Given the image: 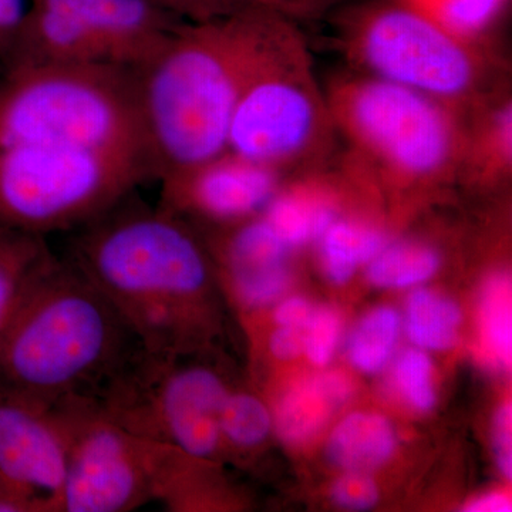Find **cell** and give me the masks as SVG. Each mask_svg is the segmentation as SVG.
Instances as JSON below:
<instances>
[{
  "label": "cell",
  "instance_id": "10",
  "mask_svg": "<svg viewBox=\"0 0 512 512\" xmlns=\"http://www.w3.org/2000/svg\"><path fill=\"white\" fill-rule=\"evenodd\" d=\"M188 355L140 353L96 397L124 429L195 457L221 451L220 417L229 386L217 370Z\"/></svg>",
  "mask_w": 512,
  "mask_h": 512
},
{
  "label": "cell",
  "instance_id": "22",
  "mask_svg": "<svg viewBox=\"0 0 512 512\" xmlns=\"http://www.w3.org/2000/svg\"><path fill=\"white\" fill-rule=\"evenodd\" d=\"M511 278L495 272L485 281L480 303L481 345L494 367L510 369L512 359Z\"/></svg>",
  "mask_w": 512,
  "mask_h": 512
},
{
  "label": "cell",
  "instance_id": "20",
  "mask_svg": "<svg viewBox=\"0 0 512 512\" xmlns=\"http://www.w3.org/2000/svg\"><path fill=\"white\" fill-rule=\"evenodd\" d=\"M441 254L429 242L419 239L387 242L367 262L366 278L377 288L403 289L423 284L439 272Z\"/></svg>",
  "mask_w": 512,
  "mask_h": 512
},
{
  "label": "cell",
  "instance_id": "11",
  "mask_svg": "<svg viewBox=\"0 0 512 512\" xmlns=\"http://www.w3.org/2000/svg\"><path fill=\"white\" fill-rule=\"evenodd\" d=\"M67 426L66 473L52 512H130L154 501L173 446L131 433L92 399L56 403Z\"/></svg>",
  "mask_w": 512,
  "mask_h": 512
},
{
  "label": "cell",
  "instance_id": "31",
  "mask_svg": "<svg viewBox=\"0 0 512 512\" xmlns=\"http://www.w3.org/2000/svg\"><path fill=\"white\" fill-rule=\"evenodd\" d=\"M261 8L274 10L279 15L301 23L325 15L345 0H249Z\"/></svg>",
  "mask_w": 512,
  "mask_h": 512
},
{
  "label": "cell",
  "instance_id": "26",
  "mask_svg": "<svg viewBox=\"0 0 512 512\" xmlns=\"http://www.w3.org/2000/svg\"><path fill=\"white\" fill-rule=\"evenodd\" d=\"M433 366L421 349H407L394 366V384L407 404L419 412H429L436 404Z\"/></svg>",
  "mask_w": 512,
  "mask_h": 512
},
{
  "label": "cell",
  "instance_id": "16",
  "mask_svg": "<svg viewBox=\"0 0 512 512\" xmlns=\"http://www.w3.org/2000/svg\"><path fill=\"white\" fill-rule=\"evenodd\" d=\"M352 394L348 377L325 373L296 384L276 409V429L282 440L299 444L312 439Z\"/></svg>",
  "mask_w": 512,
  "mask_h": 512
},
{
  "label": "cell",
  "instance_id": "2",
  "mask_svg": "<svg viewBox=\"0 0 512 512\" xmlns=\"http://www.w3.org/2000/svg\"><path fill=\"white\" fill-rule=\"evenodd\" d=\"M281 18L248 6L205 22H183L138 70L157 181L227 151L239 94Z\"/></svg>",
  "mask_w": 512,
  "mask_h": 512
},
{
  "label": "cell",
  "instance_id": "27",
  "mask_svg": "<svg viewBox=\"0 0 512 512\" xmlns=\"http://www.w3.org/2000/svg\"><path fill=\"white\" fill-rule=\"evenodd\" d=\"M340 322L333 309H316L305 326V352L316 366L328 365L338 345Z\"/></svg>",
  "mask_w": 512,
  "mask_h": 512
},
{
  "label": "cell",
  "instance_id": "4",
  "mask_svg": "<svg viewBox=\"0 0 512 512\" xmlns=\"http://www.w3.org/2000/svg\"><path fill=\"white\" fill-rule=\"evenodd\" d=\"M325 92L345 157L370 183L430 187L460 174L466 116L457 110L362 73Z\"/></svg>",
  "mask_w": 512,
  "mask_h": 512
},
{
  "label": "cell",
  "instance_id": "18",
  "mask_svg": "<svg viewBox=\"0 0 512 512\" xmlns=\"http://www.w3.org/2000/svg\"><path fill=\"white\" fill-rule=\"evenodd\" d=\"M396 444V431L386 417L353 413L330 434L328 457L342 470L370 473L392 458Z\"/></svg>",
  "mask_w": 512,
  "mask_h": 512
},
{
  "label": "cell",
  "instance_id": "29",
  "mask_svg": "<svg viewBox=\"0 0 512 512\" xmlns=\"http://www.w3.org/2000/svg\"><path fill=\"white\" fill-rule=\"evenodd\" d=\"M161 8L183 22H205L239 9L256 6L249 0H154Z\"/></svg>",
  "mask_w": 512,
  "mask_h": 512
},
{
  "label": "cell",
  "instance_id": "23",
  "mask_svg": "<svg viewBox=\"0 0 512 512\" xmlns=\"http://www.w3.org/2000/svg\"><path fill=\"white\" fill-rule=\"evenodd\" d=\"M271 429L272 416L264 402L252 393L229 387L220 417L221 450L225 444L254 450L265 443Z\"/></svg>",
  "mask_w": 512,
  "mask_h": 512
},
{
  "label": "cell",
  "instance_id": "3",
  "mask_svg": "<svg viewBox=\"0 0 512 512\" xmlns=\"http://www.w3.org/2000/svg\"><path fill=\"white\" fill-rule=\"evenodd\" d=\"M113 303L55 255L0 348V384L50 404L96 399L143 350Z\"/></svg>",
  "mask_w": 512,
  "mask_h": 512
},
{
  "label": "cell",
  "instance_id": "15",
  "mask_svg": "<svg viewBox=\"0 0 512 512\" xmlns=\"http://www.w3.org/2000/svg\"><path fill=\"white\" fill-rule=\"evenodd\" d=\"M511 168L512 103L504 89L467 114L460 174L497 181L507 178Z\"/></svg>",
  "mask_w": 512,
  "mask_h": 512
},
{
  "label": "cell",
  "instance_id": "35",
  "mask_svg": "<svg viewBox=\"0 0 512 512\" xmlns=\"http://www.w3.org/2000/svg\"><path fill=\"white\" fill-rule=\"evenodd\" d=\"M313 309L306 299L301 296H293L286 301L279 303L274 313V319L278 326H295L305 328Z\"/></svg>",
  "mask_w": 512,
  "mask_h": 512
},
{
  "label": "cell",
  "instance_id": "21",
  "mask_svg": "<svg viewBox=\"0 0 512 512\" xmlns=\"http://www.w3.org/2000/svg\"><path fill=\"white\" fill-rule=\"evenodd\" d=\"M460 325L461 311L456 302L427 289L410 293L406 306V332L417 348H453Z\"/></svg>",
  "mask_w": 512,
  "mask_h": 512
},
{
  "label": "cell",
  "instance_id": "13",
  "mask_svg": "<svg viewBox=\"0 0 512 512\" xmlns=\"http://www.w3.org/2000/svg\"><path fill=\"white\" fill-rule=\"evenodd\" d=\"M282 174L232 151H224L178 173L161 178L160 207L187 220L234 224L252 220L281 187Z\"/></svg>",
  "mask_w": 512,
  "mask_h": 512
},
{
  "label": "cell",
  "instance_id": "37",
  "mask_svg": "<svg viewBox=\"0 0 512 512\" xmlns=\"http://www.w3.org/2000/svg\"><path fill=\"white\" fill-rule=\"evenodd\" d=\"M409 2H412V0H409Z\"/></svg>",
  "mask_w": 512,
  "mask_h": 512
},
{
  "label": "cell",
  "instance_id": "36",
  "mask_svg": "<svg viewBox=\"0 0 512 512\" xmlns=\"http://www.w3.org/2000/svg\"><path fill=\"white\" fill-rule=\"evenodd\" d=\"M511 510L510 497L501 493L483 495L464 508L467 512H510Z\"/></svg>",
  "mask_w": 512,
  "mask_h": 512
},
{
  "label": "cell",
  "instance_id": "17",
  "mask_svg": "<svg viewBox=\"0 0 512 512\" xmlns=\"http://www.w3.org/2000/svg\"><path fill=\"white\" fill-rule=\"evenodd\" d=\"M53 256L45 237L0 231V348L30 288Z\"/></svg>",
  "mask_w": 512,
  "mask_h": 512
},
{
  "label": "cell",
  "instance_id": "33",
  "mask_svg": "<svg viewBox=\"0 0 512 512\" xmlns=\"http://www.w3.org/2000/svg\"><path fill=\"white\" fill-rule=\"evenodd\" d=\"M305 349V328L278 326L269 339V350L279 360H291Z\"/></svg>",
  "mask_w": 512,
  "mask_h": 512
},
{
  "label": "cell",
  "instance_id": "25",
  "mask_svg": "<svg viewBox=\"0 0 512 512\" xmlns=\"http://www.w3.org/2000/svg\"><path fill=\"white\" fill-rule=\"evenodd\" d=\"M409 2V0H407ZM508 0H412L413 5L429 13L454 35L484 43L507 8Z\"/></svg>",
  "mask_w": 512,
  "mask_h": 512
},
{
  "label": "cell",
  "instance_id": "24",
  "mask_svg": "<svg viewBox=\"0 0 512 512\" xmlns=\"http://www.w3.org/2000/svg\"><path fill=\"white\" fill-rule=\"evenodd\" d=\"M402 320L392 308L367 313L349 340L350 362L365 373H376L389 363L399 339Z\"/></svg>",
  "mask_w": 512,
  "mask_h": 512
},
{
  "label": "cell",
  "instance_id": "7",
  "mask_svg": "<svg viewBox=\"0 0 512 512\" xmlns=\"http://www.w3.org/2000/svg\"><path fill=\"white\" fill-rule=\"evenodd\" d=\"M336 140L308 43L282 16L239 94L227 150L284 174L328 164Z\"/></svg>",
  "mask_w": 512,
  "mask_h": 512
},
{
  "label": "cell",
  "instance_id": "9",
  "mask_svg": "<svg viewBox=\"0 0 512 512\" xmlns=\"http://www.w3.org/2000/svg\"><path fill=\"white\" fill-rule=\"evenodd\" d=\"M181 23L154 0H30L5 72L36 64L138 72Z\"/></svg>",
  "mask_w": 512,
  "mask_h": 512
},
{
  "label": "cell",
  "instance_id": "30",
  "mask_svg": "<svg viewBox=\"0 0 512 512\" xmlns=\"http://www.w3.org/2000/svg\"><path fill=\"white\" fill-rule=\"evenodd\" d=\"M29 5L30 0H0V74L8 66Z\"/></svg>",
  "mask_w": 512,
  "mask_h": 512
},
{
  "label": "cell",
  "instance_id": "32",
  "mask_svg": "<svg viewBox=\"0 0 512 512\" xmlns=\"http://www.w3.org/2000/svg\"><path fill=\"white\" fill-rule=\"evenodd\" d=\"M494 454L497 466L508 480L512 477V407L505 403L494 416Z\"/></svg>",
  "mask_w": 512,
  "mask_h": 512
},
{
  "label": "cell",
  "instance_id": "12",
  "mask_svg": "<svg viewBox=\"0 0 512 512\" xmlns=\"http://www.w3.org/2000/svg\"><path fill=\"white\" fill-rule=\"evenodd\" d=\"M66 421L56 404L0 384V477L46 504L62 490Z\"/></svg>",
  "mask_w": 512,
  "mask_h": 512
},
{
  "label": "cell",
  "instance_id": "6",
  "mask_svg": "<svg viewBox=\"0 0 512 512\" xmlns=\"http://www.w3.org/2000/svg\"><path fill=\"white\" fill-rule=\"evenodd\" d=\"M22 144L104 148L153 163L137 72L36 64L0 74V147Z\"/></svg>",
  "mask_w": 512,
  "mask_h": 512
},
{
  "label": "cell",
  "instance_id": "19",
  "mask_svg": "<svg viewBox=\"0 0 512 512\" xmlns=\"http://www.w3.org/2000/svg\"><path fill=\"white\" fill-rule=\"evenodd\" d=\"M326 275L333 284H346L389 242L386 232L366 222L336 218L318 239Z\"/></svg>",
  "mask_w": 512,
  "mask_h": 512
},
{
  "label": "cell",
  "instance_id": "1",
  "mask_svg": "<svg viewBox=\"0 0 512 512\" xmlns=\"http://www.w3.org/2000/svg\"><path fill=\"white\" fill-rule=\"evenodd\" d=\"M123 202L76 229L67 258L113 303L147 352L194 353L212 329L210 256L184 218L160 205Z\"/></svg>",
  "mask_w": 512,
  "mask_h": 512
},
{
  "label": "cell",
  "instance_id": "14",
  "mask_svg": "<svg viewBox=\"0 0 512 512\" xmlns=\"http://www.w3.org/2000/svg\"><path fill=\"white\" fill-rule=\"evenodd\" d=\"M292 251L265 218L241 222L224 247L229 282L239 301L249 308L278 301L291 285Z\"/></svg>",
  "mask_w": 512,
  "mask_h": 512
},
{
  "label": "cell",
  "instance_id": "5",
  "mask_svg": "<svg viewBox=\"0 0 512 512\" xmlns=\"http://www.w3.org/2000/svg\"><path fill=\"white\" fill-rule=\"evenodd\" d=\"M338 42L356 73L406 87L467 116L507 89L485 43L470 42L407 0L343 10Z\"/></svg>",
  "mask_w": 512,
  "mask_h": 512
},
{
  "label": "cell",
  "instance_id": "28",
  "mask_svg": "<svg viewBox=\"0 0 512 512\" xmlns=\"http://www.w3.org/2000/svg\"><path fill=\"white\" fill-rule=\"evenodd\" d=\"M332 498L346 510L365 511L379 501V488L369 474L362 471H346L332 487Z\"/></svg>",
  "mask_w": 512,
  "mask_h": 512
},
{
  "label": "cell",
  "instance_id": "34",
  "mask_svg": "<svg viewBox=\"0 0 512 512\" xmlns=\"http://www.w3.org/2000/svg\"><path fill=\"white\" fill-rule=\"evenodd\" d=\"M0 512H47L46 504L0 477Z\"/></svg>",
  "mask_w": 512,
  "mask_h": 512
},
{
  "label": "cell",
  "instance_id": "8",
  "mask_svg": "<svg viewBox=\"0 0 512 512\" xmlns=\"http://www.w3.org/2000/svg\"><path fill=\"white\" fill-rule=\"evenodd\" d=\"M157 180L141 154L80 146L0 147V231H74Z\"/></svg>",
  "mask_w": 512,
  "mask_h": 512
}]
</instances>
